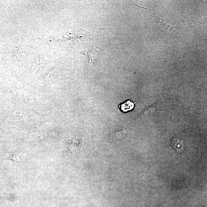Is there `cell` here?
Masks as SVG:
<instances>
[{
    "label": "cell",
    "mask_w": 207,
    "mask_h": 207,
    "mask_svg": "<svg viewBox=\"0 0 207 207\" xmlns=\"http://www.w3.org/2000/svg\"><path fill=\"white\" fill-rule=\"evenodd\" d=\"M171 146L176 151L178 152H183L184 150V143L183 139L178 138H173L171 139Z\"/></svg>",
    "instance_id": "obj_1"
},
{
    "label": "cell",
    "mask_w": 207,
    "mask_h": 207,
    "mask_svg": "<svg viewBox=\"0 0 207 207\" xmlns=\"http://www.w3.org/2000/svg\"><path fill=\"white\" fill-rule=\"evenodd\" d=\"M134 103L131 102L130 100L123 103L121 105V109L124 112H127L134 108Z\"/></svg>",
    "instance_id": "obj_2"
},
{
    "label": "cell",
    "mask_w": 207,
    "mask_h": 207,
    "mask_svg": "<svg viewBox=\"0 0 207 207\" xmlns=\"http://www.w3.org/2000/svg\"><path fill=\"white\" fill-rule=\"evenodd\" d=\"M21 155L20 154H15L10 155L9 156L7 157V158L10 159V160H12L14 161H19L21 160Z\"/></svg>",
    "instance_id": "obj_3"
},
{
    "label": "cell",
    "mask_w": 207,
    "mask_h": 207,
    "mask_svg": "<svg viewBox=\"0 0 207 207\" xmlns=\"http://www.w3.org/2000/svg\"><path fill=\"white\" fill-rule=\"evenodd\" d=\"M96 207H109L107 204H99Z\"/></svg>",
    "instance_id": "obj_4"
}]
</instances>
